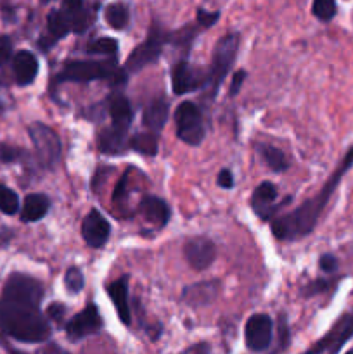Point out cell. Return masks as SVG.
I'll use <instances>...</instances> for the list:
<instances>
[{
    "instance_id": "cell-33",
    "label": "cell",
    "mask_w": 353,
    "mask_h": 354,
    "mask_svg": "<svg viewBox=\"0 0 353 354\" xmlns=\"http://www.w3.org/2000/svg\"><path fill=\"white\" fill-rule=\"evenodd\" d=\"M12 50H14L12 38H10L9 35H0V68L6 66L7 62L10 61V57H12Z\"/></svg>"
},
{
    "instance_id": "cell-18",
    "label": "cell",
    "mask_w": 353,
    "mask_h": 354,
    "mask_svg": "<svg viewBox=\"0 0 353 354\" xmlns=\"http://www.w3.org/2000/svg\"><path fill=\"white\" fill-rule=\"evenodd\" d=\"M12 71L17 85H31L38 75V59L30 50H19L12 59Z\"/></svg>"
},
{
    "instance_id": "cell-17",
    "label": "cell",
    "mask_w": 353,
    "mask_h": 354,
    "mask_svg": "<svg viewBox=\"0 0 353 354\" xmlns=\"http://www.w3.org/2000/svg\"><path fill=\"white\" fill-rule=\"evenodd\" d=\"M69 31H71V24H69L68 17L62 12V9H52L47 14V31L42 37L40 47L47 50L52 45L57 44L62 37H66Z\"/></svg>"
},
{
    "instance_id": "cell-28",
    "label": "cell",
    "mask_w": 353,
    "mask_h": 354,
    "mask_svg": "<svg viewBox=\"0 0 353 354\" xmlns=\"http://www.w3.org/2000/svg\"><path fill=\"white\" fill-rule=\"evenodd\" d=\"M17 209H19V197H17V194L0 182V211L7 214V216H14Z\"/></svg>"
},
{
    "instance_id": "cell-7",
    "label": "cell",
    "mask_w": 353,
    "mask_h": 354,
    "mask_svg": "<svg viewBox=\"0 0 353 354\" xmlns=\"http://www.w3.org/2000/svg\"><path fill=\"white\" fill-rule=\"evenodd\" d=\"M166 40H168V38H165V35H163L158 28H152L147 40H145L144 44L138 45V47H135L134 50H132V54L128 55L127 62H125V69L130 73H137L141 71V69H144L145 66L158 61V59L161 57L163 44H165Z\"/></svg>"
},
{
    "instance_id": "cell-43",
    "label": "cell",
    "mask_w": 353,
    "mask_h": 354,
    "mask_svg": "<svg viewBox=\"0 0 353 354\" xmlns=\"http://www.w3.org/2000/svg\"><path fill=\"white\" fill-rule=\"evenodd\" d=\"M7 109V100H6V90H3L2 83H0V116L6 113Z\"/></svg>"
},
{
    "instance_id": "cell-9",
    "label": "cell",
    "mask_w": 353,
    "mask_h": 354,
    "mask_svg": "<svg viewBox=\"0 0 353 354\" xmlns=\"http://www.w3.org/2000/svg\"><path fill=\"white\" fill-rule=\"evenodd\" d=\"M100 328H102V318L99 315V308L96 304H89L66 324V334L69 341L78 342L89 335L97 334Z\"/></svg>"
},
{
    "instance_id": "cell-31",
    "label": "cell",
    "mask_w": 353,
    "mask_h": 354,
    "mask_svg": "<svg viewBox=\"0 0 353 354\" xmlns=\"http://www.w3.org/2000/svg\"><path fill=\"white\" fill-rule=\"evenodd\" d=\"M336 0H314V6H311V12L317 19L329 23L332 17L336 16Z\"/></svg>"
},
{
    "instance_id": "cell-1",
    "label": "cell",
    "mask_w": 353,
    "mask_h": 354,
    "mask_svg": "<svg viewBox=\"0 0 353 354\" xmlns=\"http://www.w3.org/2000/svg\"><path fill=\"white\" fill-rule=\"evenodd\" d=\"M44 286L24 273H10L0 292V327L14 341L40 344L48 341L52 330L42 313Z\"/></svg>"
},
{
    "instance_id": "cell-14",
    "label": "cell",
    "mask_w": 353,
    "mask_h": 354,
    "mask_svg": "<svg viewBox=\"0 0 353 354\" xmlns=\"http://www.w3.org/2000/svg\"><path fill=\"white\" fill-rule=\"evenodd\" d=\"M204 80L201 78L199 71L194 69L187 61H179L172 68V88L176 95H183L192 90L201 88Z\"/></svg>"
},
{
    "instance_id": "cell-5",
    "label": "cell",
    "mask_w": 353,
    "mask_h": 354,
    "mask_svg": "<svg viewBox=\"0 0 353 354\" xmlns=\"http://www.w3.org/2000/svg\"><path fill=\"white\" fill-rule=\"evenodd\" d=\"M175 127H176V137L187 145H197L203 144L204 137H206V130H204L203 123V113L199 107L190 100L180 104L175 111Z\"/></svg>"
},
{
    "instance_id": "cell-21",
    "label": "cell",
    "mask_w": 353,
    "mask_h": 354,
    "mask_svg": "<svg viewBox=\"0 0 353 354\" xmlns=\"http://www.w3.org/2000/svg\"><path fill=\"white\" fill-rule=\"evenodd\" d=\"M170 114V106L168 100L159 97V99L151 100L147 104V107L144 109V114H142V123L144 127H147L151 131H161L165 128L166 120H168Z\"/></svg>"
},
{
    "instance_id": "cell-40",
    "label": "cell",
    "mask_w": 353,
    "mask_h": 354,
    "mask_svg": "<svg viewBox=\"0 0 353 354\" xmlns=\"http://www.w3.org/2000/svg\"><path fill=\"white\" fill-rule=\"evenodd\" d=\"M279 334H280V348H286V346H289V330H287L286 318L284 317H280Z\"/></svg>"
},
{
    "instance_id": "cell-29",
    "label": "cell",
    "mask_w": 353,
    "mask_h": 354,
    "mask_svg": "<svg viewBox=\"0 0 353 354\" xmlns=\"http://www.w3.org/2000/svg\"><path fill=\"white\" fill-rule=\"evenodd\" d=\"M64 286L66 290L69 294H80L85 287V277H83V272L76 266H71V268L66 270L64 275Z\"/></svg>"
},
{
    "instance_id": "cell-23",
    "label": "cell",
    "mask_w": 353,
    "mask_h": 354,
    "mask_svg": "<svg viewBox=\"0 0 353 354\" xmlns=\"http://www.w3.org/2000/svg\"><path fill=\"white\" fill-rule=\"evenodd\" d=\"M51 209V199L45 194H30L26 196L21 209V220L24 223H33V221L42 220Z\"/></svg>"
},
{
    "instance_id": "cell-20",
    "label": "cell",
    "mask_w": 353,
    "mask_h": 354,
    "mask_svg": "<svg viewBox=\"0 0 353 354\" xmlns=\"http://www.w3.org/2000/svg\"><path fill=\"white\" fill-rule=\"evenodd\" d=\"M138 209H141L142 216H144L149 223H152L158 228L165 227L170 220V214H172L168 204H166L163 199H159V197H154V196L144 197V199L141 201Z\"/></svg>"
},
{
    "instance_id": "cell-16",
    "label": "cell",
    "mask_w": 353,
    "mask_h": 354,
    "mask_svg": "<svg viewBox=\"0 0 353 354\" xmlns=\"http://www.w3.org/2000/svg\"><path fill=\"white\" fill-rule=\"evenodd\" d=\"M218 292H220V282H217V280H206V282H199L185 287L182 292V299L189 306L201 308L213 303L217 299Z\"/></svg>"
},
{
    "instance_id": "cell-42",
    "label": "cell",
    "mask_w": 353,
    "mask_h": 354,
    "mask_svg": "<svg viewBox=\"0 0 353 354\" xmlns=\"http://www.w3.org/2000/svg\"><path fill=\"white\" fill-rule=\"evenodd\" d=\"M211 348L208 344H204V342H201V344L197 346H190V348L185 349V353H210Z\"/></svg>"
},
{
    "instance_id": "cell-12",
    "label": "cell",
    "mask_w": 353,
    "mask_h": 354,
    "mask_svg": "<svg viewBox=\"0 0 353 354\" xmlns=\"http://www.w3.org/2000/svg\"><path fill=\"white\" fill-rule=\"evenodd\" d=\"M277 199V187L273 185L272 182H262L258 187L255 189L251 197V204L255 213L258 214L262 220H269L270 216L277 213L282 206H286L287 203L291 201V197L284 199L282 203L279 204H272L273 201Z\"/></svg>"
},
{
    "instance_id": "cell-13",
    "label": "cell",
    "mask_w": 353,
    "mask_h": 354,
    "mask_svg": "<svg viewBox=\"0 0 353 354\" xmlns=\"http://www.w3.org/2000/svg\"><path fill=\"white\" fill-rule=\"evenodd\" d=\"M83 241L90 248H102L111 235V225L97 209H92L82 223Z\"/></svg>"
},
{
    "instance_id": "cell-3",
    "label": "cell",
    "mask_w": 353,
    "mask_h": 354,
    "mask_svg": "<svg viewBox=\"0 0 353 354\" xmlns=\"http://www.w3.org/2000/svg\"><path fill=\"white\" fill-rule=\"evenodd\" d=\"M97 80H109L113 85L125 83V71L107 61H69L55 76L54 83H89Z\"/></svg>"
},
{
    "instance_id": "cell-41",
    "label": "cell",
    "mask_w": 353,
    "mask_h": 354,
    "mask_svg": "<svg viewBox=\"0 0 353 354\" xmlns=\"http://www.w3.org/2000/svg\"><path fill=\"white\" fill-rule=\"evenodd\" d=\"M127 182H128V175L125 173V175L121 176L120 182H118L116 189H114V194H113V199L116 201V203L120 201V197L125 196V190H127Z\"/></svg>"
},
{
    "instance_id": "cell-8",
    "label": "cell",
    "mask_w": 353,
    "mask_h": 354,
    "mask_svg": "<svg viewBox=\"0 0 353 354\" xmlns=\"http://www.w3.org/2000/svg\"><path fill=\"white\" fill-rule=\"evenodd\" d=\"M273 322L269 315L256 313L248 318L244 327V341L249 351H266L272 344Z\"/></svg>"
},
{
    "instance_id": "cell-27",
    "label": "cell",
    "mask_w": 353,
    "mask_h": 354,
    "mask_svg": "<svg viewBox=\"0 0 353 354\" xmlns=\"http://www.w3.org/2000/svg\"><path fill=\"white\" fill-rule=\"evenodd\" d=\"M130 145L134 151L144 156L158 154V135L154 133H135L130 138Z\"/></svg>"
},
{
    "instance_id": "cell-44",
    "label": "cell",
    "mask_w": 353,
    "mask_h": 354,
    "mask_svg": "<svg viewBox=\"0 0 353 354\" xmlns=\"http://www.w3.org/2000/svg\"><path fill=\"white\" fill-rule=\"evenodd\" d=\"M42 2H44V3H47V2H48V0H42Z\"/></svg>"
},
{
    "instance_id": "cell-34",
    "label": "cell",
    "mask_w": 353,
    "mask_h": 354,
    "mask_svg": "<svg viewBox=\"0 0 353 354\" xmlns=\"http://www.w3.org/2000/svg\"><path fill=\"white\" fill-rule=\"evenodd\" d=\"M196 17H197V23H199L201 26L210 28V26H213L218 19H220V12H208V10H204V9H197Z\"/></svg>"
},
{
    "instance_id": "cell-39",
    "label": "cell",
    "mask_w": 353,
    "mask_h": 354,
    "mask_svg": "<svg viewBox=\"0 0 353 354\" xmlns=\"http://www.w3.org/2000/svg\"><path fill=\"white\" fill-rule=\"evenodd\" d=\"M217 182L221 189H232V187H234V176H232V173L228 171V169H221V171L218 173Z\"/></svg>"
},
{
    "instance_id": "cell-30",
    "label": "cell",
    "mask_w": 353,
    "mask_h": 354,
    "mask_svg": "<svg viewBox=\"0 0 353 354\" xmlns=\"http://www.w3.org/2000/svg\"><path fill=\"white\" fill-rule=\"evenodd\" d=\"M87 52L90 54H104V55H116L118 52V41L114 38H97V40L90 41L87 45Z\"/></svg>"
},
{
    "instance_id": "cell-22",
    "label": "cell",
    "mask_w": 353,
    "mask_h": 354,
    "mask_svg": "<svg viewBox=\"0 0 353 354\" xmlns=\"http://www.w3.org/2000/svg\"><path fill=\"white\" fill-rule=\"evenodd\" d=\"M61 9L71 24L73 33H83L87 30L90 24V16L83 0H62Z\"/></svg>"
},
{
    "instance_id": "cell-36",
    "label": "cell",
    "mask_w": 353,
    "mask_h": 354,
    "mask_svg": "<svg viewBox=\"0 0 353 354\" xmlns=\"http://www.w3.org/2000/svg\"><path fill=\"white\" fill-rule=\"evenodd\" d=\"M318 266H320L322 272L334 273L336 270H338V259L332 254H324L320 258V261H318Z\"/></svg>"
},
{
    "instance_id": "cell-19",
    "label": "cell",
    "mask_w": 353,
    "mask_h": 354,
    "mask_svg": "<svg viewBox=\"0 0 353 354\" xmlns=\"http://www.w3.org/2000/svg\"><path fill=\"white\" fill-rule=\"evenodd\" d=\"M106 292L109 294L111 301H113L114 308H116L118 318L125 325H130L132 317L130 306H128V275H123L121 279L114 280L109 286H106Z\"/></svg>"
},
{
    "instance_id": "cell-11",
    "label": "cell",
    "mask_w": 353,
    "mask_h": 354,
    "mask_svg": "<svg viewBox=\"0 0 353 354\" xmlns=\"http://www.w3.org/2000/svg\"><path fill=\"white\" fill-rule=\"evenodd\" d=\"M183 256L194 270L203 272L217 259V245L208 237H192L183 245Z\"/></svg>"
},
{
    "instance_id": "cell-38",
    "label": "cell",
    "mask_w": 353,
    "mask_h": 354,
    "mask_svg": "<svg viewBox=\"0 0 353 354\" xmlns=\"http://www.w3.org/2000/svg\"><path fill=\"white\" fill-rule=\"evenodd\" d=\"M329 289V282L327 280H315L314 283H310V286L307 287V290H305V296H314V294H320L324 292V290Z\"/></svg>"
},
{
    "instance_id": "cell-26",
    "label": "cell",
    "mask_w": 353,
    "mask_h": 354,
    "mask_svg": "<svg viewBox=\"0 0 353 354\" xmlns=\"http://www.w3.org/2000/svg\"><path fill=\"white\" fill-rule=\"evenodd\" d=\"M104 17L113 30H125L130 23V9L127 3H109L104 10Z\"/></svg>"
},
{
    "instance_id": "cell-15",
    "label": "cell",
    "mask_w": 353,
    "mask_h": 354,
    "mask_svg": "<svg viewBox=\"0 0 353 354\" xmlns=\"http://www.w3.org/2000/svg\"><path fill=\"white\" fill-rule=\"evenodd\" d=\"M97 147L102 154L118 156L123 154L128 147V128L111 124L109 128H104L97 135Z\"/></svg>"
},
{
    "instance_id": "cell-37",
    "label": "cell",
    "mask_w": 353,
    "mask_h": 354,
    "mask_svg": "<svg viewBox=\"0 0 353 354\" xmlns=\"http://www.w3.org/2000/svg\"><path fill=\"white\" fill-rule=\"evenodd\" d=\"M64 313H66V308L59 303H52L51 306L47 308V318L48 320L55 322V324H59V322L62 320Z\"/></svg>"
},
{
    "instance_id": "cell-35",
    "label": "cell",
    "mask_w": 353,
    "mask_h": 354,
    "mask_svg": "<svg viewBox=\"0 0 353 354\" xmlns=\"http://www.w3.org/2000/svg\"><path fill=\"white\" fill-rule=\"evenodd\" d=\"M246 76H248V73H246L244 69H239V71H235L234 75H232L230 97H235L239 92H241V86H242V83H244Z\"/></svg>"
},
{
    "instance_id": "cell-6",
    "label": "cell",
    "mask_w": 353,
    "mask_h": 354,
    "mask_svg": "<svg viewBox=\"0 0 353 354\" xmlns=\"http://www.w3.org/2000/svg\"><path fill=\"white\" fill-rule=\"evenodd\" d=\"M28 135H30L35 152H37L38 162L45 169L54 168L61 159V140H59L57 133L47 124L35 121L28 127Z\"/></svg>"
},
{
    "instance_id": "cell-25",
    "label": "cell",
    "mask_w": 353,
    "mask_h": 354,
    "mask_svg": "<svg viewBox=\"0 0 353 354\" xmlns=\"http://www.w3.org/2000/svg\"><path fill=\"white\" fill-rule=\"evenodd\" d=\"M256 151L258 154L262 156V159L265 161V165L272 169L273 173H282L287 169V159L286 154H284L280 149L273 147V145H266V144H258L256 145Z\"/></svg>"
},
{
    "instance_id": "cell-2",
    "label": "cell",
    "mask_w": 353,
    "mask_h": 354,
    "mask_svg": "<svg viewBox=\"0 0 353 354\" xmlns=\"http://www.w3.org/2000/svg\"><path fill=\"white\" fill-rule=\"evenodd\" d=\"M353 166V145L348 149V152L345 154V158L341 159L338 168L334 169V173L331 175V178L325 182V185L322 187L320 192L315 197L308 199L307 203L301 204L300 207L293 211V213H287L286 216H280L277 220H273L272 223V234L275 235L279 241H298V239L307 237L308 234H311L317 225L318 218H320L322 211L325 209L327 203L331 201L332 194L338 189L339 182L343 180L345 173L348 171Z\"/></svg>"
},
{
    "instance_id": "cell-10",
    "label": "cell",
    "mask_w": 353,
    "mask_h": 354,
    "mask_svg": "<svg viewBox=\"0 0 353 354\" xmlns=\"http://www.w3.org/2000/svg\"><path fill=\"white\" fill-rule=\"evenodd\" d=\"M353 337V311L345 315L338 320V324L332 327V330L327 335L320 339L314 348H310V353H339L343 346Z\"/></svg>"
},
{
    "instance_id": "cell-4",
    "label": "cell",
    "mask_w": 353,
    "mask_h": 354,
    "mask_svg": "<svg viewBox=\"0 0 353 354\" xmlns=\"http://www.w3.org/2000/svg\"><path fill=\"white\" fill-rule=\"evenodd\" d=\"M239 48V37L234 33H228L218 40L217 47H215L213 59H211V68L208 73V78L204 82V86H208V92L211 97L217 95L218 88L221 86L224 80L227 78L228 71H230L232 64L235 61Z\"/></svg>"
},
{
    "instance_id": "cell-24",
    "label": "cell",
    "mask_w": 353,
    "mask_h": 354,
    "mask_svg": "<svg viewBox=\"0 0 353 354\" xmlns=\"http://www.w3.org/2000/svg\"><path fill=\"white\" fill-rule=\"evenodd\" d=\"M109 116L113 120V124L123 128H130L132 118H134V111H132L130 102L121 93H114L109 99Z\"/></svg>"
},
{
    "instance_id": "cell-32",
    "label": "cell",
    "mask_w": 353,
    "mask_h": 354,
    "mask_svg": "<svg viewBox=\"0 0 353 354\" xmlns=\"http://www.w3.org/2000/svg\"><path fill=\"white\" fill-rule=\"evenodd\" d=\"M26 156V152L19 147H14V145L9 144H0V162H17Z\"/></svg>"
}]
</instances>
